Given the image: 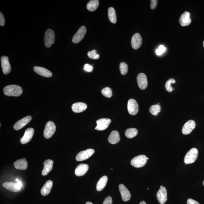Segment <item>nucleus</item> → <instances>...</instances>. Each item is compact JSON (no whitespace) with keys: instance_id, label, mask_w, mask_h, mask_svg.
Listing matches in <instances>:
<instances>
[{"instance_id":"603ef678","label":"nucleus","mask_w":204,"mask_h":204,"mask_svg":"<svg viewBox=\"0 0 204 204\" xmlns=\"http://www.w3.org/2000/svg\"><path fill=\"white\" fill-rule=\"evenodd\" d=\"M149 159V158H148L147 157V160Z\"/></svg>"},{"instance_id":"3c124183","label":"nucleus","mask_w":204,"mask_h":204,"mask_svg":"<svg viewBox=\"0 0 204 204\" xmlns=\"http://www.w3.org/2000/svg\"><path fill=\"white\" fill-rule=\"evenodd\" d=\"M147 189L148 190H149V188H147Z\"/></svg>"},{"instance_id":"393cba45","label":"nucleus","mask_w":204,"mask_h":204,"mask_svg":"<svg viewBox=\"0 0 204 204\" xmlns=\"http://www.w3.org/2000/svg\"><path fill=\"white\" fill-rule=\"evenodd\" d=\"M14 165L16 168L19 170H26L28 167V163L25 158L17 160L14 163Z\"/></svg>"},{"instance_id":"f704fd0d","label":"nucleus","mask_w":204,"mask_h":204,"mask_svg":"<svg viewBox=\"0 0 204 204\" xmlns=\"http://www.w3.org/2000/svg\"><path fill=\"white\" fill-rule=\"evenodd\" d=\"M88 56L91 59L93 60H97L99 57V55L97 53L96 50H94L92 51L88 52Z\"/></svg>"},{"instance_id":"09e8293b","label":"nucleus","mask_w":204,"mask_h":204,"mask_svg":"<svg viewBox=\"0 0 204 204\" xmlns=\"http://www.w3.org/2000/svg\"><path fill=\"white\" fill-rule=\"evenodd\" d=\"M162 187H163V186H160V188H161Z\"/></svg>"},{"instance_id":"473e14b6","label":"nucleus","mask_w":204,"mask_h":204,"mask_svg":"<svg viewBox=\"0 0 204 204\" xmlns=\"http://www.w3.org/2000/svg\"><path fill=\"white\" fill-rule=\"evenodd\" d=\"M175 80L173 79V78H171L166 82L165 84V88L167 91L170 92H172L173 90H172V88L171 84L175 83Z\"/></svg>"},{"instance_id":"f03ea898","label":"nucleus","mask_w":204,"mask_h":204,"mask_svg":"<svg viewBox=\"0 0 204 204\" xmlns=\"http://www.w3.org/2000/svg\"><path fill=\"white\" fill-rule=\"evenodd\" d=\"M198 156V151L196 148H193L188 152L184 158V161L186 164L194 163Z\"/></svg>"},{"instance_id":"5701e85b","label":"nucleus","mask_w":204,"mask_h":204,"mask_svg":"<svg viewBox=\"0 0 204 204\" xmlns=\"http://www.w3.org/2000/svg\"><path fill=\"white\" fill-rule=\"evenodd\" d=\"M3 186L9 191L15 193L20 191L21 189L17 184L13 182H5L3 184Z\"/></svg>"},{"instance_id":"2eb2a0df","label":"nucleus","mask_w":204,"mask_h":204,"mask_svg":"<svg viewBox=\"0 0 204 204\" xmlns=\"http://www.w3.org/2000/svg\"><path fill=\"white\" fill-rule=\"evenodd\" d=\"M34 134V129L32 128L27 129L25 130L24 135L20 140L22 144H25L29 142L32 139Z\"/></svg>"},{"instance_id":"2f4dec72","label":"nucleus","mask_w":204,"mask_h":204,"mask_svg":"<svg viewBox=\"0 0 204 204\" xmlns=\"http://www.w3.org/2000/svg\"><path fill=\"white\" fill-rule=\"evenodd\" d=\"M102 93L104 97L109 98L112 96V92L111 89L109 87H106L103 89Z\"/></svg>"},{"instance_id":"ea45409f","label":"nucleus","mask_w":204,"mask_h":204,"mask_svg":"<svg viewBox=\"0 0 204 204\" xmlns=\"http://www.w3.org/2000/svg\"><path fill=\"white\" fill-rule=\"evenodd\" d=\"M0 13V25L3 26L5 24V20L3 14L1 12Z\"/></svg>"},{"instance_id":"37998d69","label":"nucleus","mask_w":204,"mask_h":204,"mask_svg":"<svg viewBox=\"0 0 204 204\" xmlns=\"http://www.w3.org/2000/svg\"><path fill=\"white\" fill-rule=\"evenodd\" d=\"M139 204H147L144 201H143L141 202H140V203H139Z\"/></svg>"},{"instance_id":"c03bdc74","label":"nucleus","mask_w":204,"mask_h":204,"mask_svg":"<svg viewBox=\"0 0 204 204\" xmlns=\"http://www.w3.org/2000/svg\"><path fill=\"white\" fill-rule=\"evenodd\" d=\"M93 204V203H92V202H87V203H86V204Z\"/></svg>"},{"instance_id":"f257e3e1","label":"nucleus","mask_w":204,"mask_h":204,"mask_svg":"<svg viewBox=\"0 0 204 204\" xmlns=\"http://www.w3.org/2000/svg\"><path fill=\"white\" fill-rule=\"evenodd\" d=\"M22 92L21 87L16 85H8L3 89L4 93L8 96L19 97Z\"/></svg>"},{"instance_id":"6ab92c4d","label":"nucleus","mask_w":204,"mask_h":204,"mask_svg":"<svg viewBox=\"0 0 204 204\" xmlns=\"http://www.w3.org/2000/svg\"><path fill=\"white\" fill-rule=\"evenodd\" d=\"M34 70L35 72L45 77L50 78L52 76L51 71L45 68L35 66L34 67Z\"/></svg>"},{"instance_id":"8fccbe9b","label":"nucleus","mask_w":204,"mask_h":204,"mask_svg":"<svg viewBox=\"0 0 204 204\" xmlns=\"http://www.w3.org/2000/svg\"><path fill=\"white\" fill-rule=\"evenodd\" d=\"M111 170H113V169H111Z\"/></svg>"},{"instance_id":"dca6fc26","label":"nucleus","mask_w":204,"mask_h":204,"mask_svg":"<svg viewBox=\"0 0 204 204\" xmlns=\"http://www.w3.org/2000/svg\"><path fill=\"white\" fill-rule=\"evenodd\" d=\"M192 20L190 18V13L189 12L185 11L181 15L179 19V24L182 27L188 26L191 24Z\"/></svg>"},{"instance_id":"a211bd4d","label":"nucleus","mask_w":204,"mask_h":204,"mask_svg":"<svg viewBox=\"0 0 204 204\" xmlns=\"http://www.w3.org/2000/svg\"><path fill=\"white\" fill-rule=\"evenodd\" d=\"M31 117L30 116H28L22 118V119L19 120V121L16 122L14 125V129L15 130H18L24 127L25 126L31 121Z\"/></svg>"},{"instance_id":"7ed1b4c3","label":"nucleus","mask_w":204,"mask_h":204,"mask_svg":"<svg viewBox=\"0 0 204 204\" xmlns=\"http://www.w3.org/2000/svg\"><path fill=\"white\" fill-rule=\"evenodd\" d=\"M147 157L146 156L140 155L132 159L131 164L134 167L139 168L144 166L147 163Z\"/></svg>"},{"instance_id":"49530a36","label":"nucleus","mask_w":204,"mask_h":204,"mask_svg":"<svg viewBox=\"0 0 204 204\" xmlns=\"http://www.w3.org/2000/svg\"><path fill=\"white\" fill-rule=\"evenodd\" d=\"M203 185L204 186V180L203 181Z\"/></svg>"},{"instance_id":"39448f33","label":"nucleus","mask_w":204,"mask_h":204,"mask_svg":"<svg viewBox=\"0 0 204 204\" xmlns=\"http://www.w3.org/2000/svg\"><path fill=\"white\" fill-rule=\"evenodd\" d=\"M55 34L54 31L48 29L45 31L44 36L45 45L46 48H50L55 43Z\"/></svg>"},{"instance_id":"e433bc0d","label":"nucleus","mask_w":204,"mask_h":204,"mask_svg":"<svg viewBox=\"0 0 204 204\" xmlns=\"http://www.w3.org/2000/svg\"><path fill=\"white\" fill-rule=\"evenodd\" d=\"M93 67L92 65L89 64H85L84 66L83 70L85 71L88 72H91L93 70Z\"/></svg>"},{"instance_id":"7c9ffc66","label":"nucleus","mask_w":204,"mask_h":204,"mask_svg":"<svg viewBox=\"0 0 204 204\" xmlns=\"http://www.w3.org/2000/svg\"><path fill=\"white\" fill-rule=\"evenodd\" d=\"M149 111L152 114L156 116L161 111V106L158 104L152 106L150 108Z\"/></svg>"},{"instance_id":"de8ad7c7","label":"nucleus","mask_w":204,"mask_h":204,"mask_svg":"<svg viewBox=\"0 0 204 204\" xmlns=\"http://www.w3.org/2000/svg\"><path fill=\"white\" fill-rule=\"evenodd\" d=\"M203 46L204 48V41L203 43Z\"/></svg>"},{"instance_id":"f3484780","label":"nucleus","mask_w":204,"mask_h":204,"mask_svg":"<svg viewBox=\"0 0 204 204\" xmlns=\"http://www.w3.org/2000/svg\"><path fill=\"white\" fill-rule=\"evenodd\" d=\"M119 189L123 201L127 202L131 198L130 192L124 185L120 184L119 185Z\"/></svg>"},{"instance_id":"f8f14e48","label":"nucleus","mask_w":204,"mask_h":204,"mask_svg":"<svg viewBox=\"0 0 204 204\" xmlns=\"http://www.w3.org/2000/svg\"><path fill=\"white\" fill-rule=\"evenodd\" d=\"M142 43V36L139 33H136L132 36L131 39V45L134 49L137 50L140 48Z\"/></svg>"},{"instance_id":"a878e982","label":"nucleus","mask_w":204,"mask_h":204,"mask_svg":"<svg viewBox=\"0 0 204 204\" xmlns=\"http://www.w3.org/2000/svg\"><path fill=\"white\" fill-rule=\"evenodd\" d=\"M120 140L119 133L116 130L113 131L108 138V141L111 144H115L117 143Z\"/></svg>"},{"instance_id":"412c9836","label":"nucleus","mask_w":204,"mask_h":204,"mask_svg":"<svg viewBox=\"0 0 204 204\" xmlns=\"http://www.w3.org/2000/svg\"><path fill=\"white\" fill-rule=\"evenodd\" d=\"M53 161L51 160L48 159L45 160L43 163L44 167L42 172V174L43 175H46L51 171L53 169Z\"/></svg>"},{"instance_id":"c85d7f7f","label":"nucleus","mask_w":204,"mask_h":204,"mask_svg":"<svg viewBox=\"0 0 204 204\" xmlns=\"http://www.w3.org/2000/svg\"><path fill=\"white\" fill-rule=\"evenodd\" d=\"M108 13L110 21L113 24H116L117 21L116 15L114 8L110 7L108 9Z\"/></svg>"},{"instance_id":"79ce46f5","label":"nucleus","mask_w":204,"mask_h":204,"mask_svg":"<svg viewBox=\"0 0 204 204\" xmlns=\"http://www.w3.org/2000/svg\"><path fill=\"white\" fill-rule=\"evenodd\" d=\"M17 185H18L19 187H20V188H21V187H22V183L21 182V181H18V182H17Z\"/></svg>"},{"instance_id":"4c0bfd02","label":"nucleus","mask_w":204,"mask_h":204,"mask_svg":"<svg viewBox=\"0 0 204 204\" xmlns=\"http://www.w3.org/2000/svg\"><path fill=\"white\" fill-rule=\"evenodd\" d=\"M151 9L154 10L157 6L158 1L156 0H151Z\"/></svg>"},{"instance_id":"ddd939ff","label":"nucleus","mask_w":204,"mask_h":204,"mask_svg":"<svg viewBox=\"0 0 204 204\" xmlns=\"http://www.w3.org/2000/svg\"><path fill=\"white\" fill-rule=\"evenodd\" d=\"M196 126V122L193 120H189L185 124L183 127L182 132L184 135H188L191 133Z\"/></svg>"},{"instance_id":"c9c22d12","label":"nucleus","mask_w":204,"mask_h":204,"mask_svg":"<svg viewBox=\"0 0 204 204\" xmlns=\"http://www.w3.org/2000/svg\"><path fill=\"white\" fill-rule=\"evenodd\" d=\"M166 48L163 45H160L158 49L156 50V55L158 56L161 55L166 50Z\"/></svg>"},{"instance_id":"cd10ccee","label":"nucleus","mask_w":204,"mask_h":204,"mask_svg":"<svg viewBox=\"0 0 204 204\" xmlns=\"http://www.w3.org/2000/svg\"><path fill=\"white\" fill-rule=\"evenodd\" d=\"M99 5V1L97 0H91L89 1L87 5V8L89 11H93L97 9Z\"/></svg>"},{"instance_id":"9b49d317","label":"nucleus","mask_w":204,"mask_h":204,"mask_svg":"<svg viewBox=\"0 0 204 204\" xmlns=\"http://www.w3.org/2000/svg\"><path fill=\"white\" fill-rule=\"evenodd\" d=\"M1 66L3 74L8 75L11 71V66L9 61L8 57L6 56H2L1 57Z\"/></svg>"},{"instance_id":"c756f323","label":"nucleus","mask_w":204,"mask_h":204,"mask_svg":"<svg viewBox=\"0 0 204 204\" xmlns=\"http://www.w3.org/2000/svg\"><path fill=\"white\" fill-rule=\"evenodd\" d=\"M138 133V131L136 128H129L125 132V135L128 138H133L136 137Z\"/></svg>"},{"instance_id":"aec40b11","label":"nucleus","mask_w":204,"mask_h":204,"mask_svg":"<svg viewBox=\"0 0 204 204\" xmlns=\"http://www.w3.org/2000/svg\"><path fill=\"white\" fill-rule=\"evenodd\" d=\"M88 165L85 164H81L76 167L75 170V174L76 176L80 177L84 175L88 170Z\"/></svg>"},{"instance_id":"a19ab883","label":"nucleus","mask_w":204,"mask_h":204,"mask_svg":"<svg viewBox=\"0 0 204 204\" xmlns=\"http://www.w3.org/2000/svg\"><path fill=\"white\" fill-rule=\"evenodd\" d=\"M187 204H200L196 200L193 199H188L187 202Z\"/></svg>"},{"instance_id":"20e7f679","label":"nucleus","mask_w":204,"mask_h":204,"mask_svg":"<svg viewBox=\"0 0 204 204\" xmlns=\"http://www.w3.org/2000/svg\"><path fill=\"white\" fill-rule=\"evenodd\" d=\"M56 130L55 124L52 121H49L45 125L43 135L47 139L50 138L54 135Z\"/></svg>"},{"instance_id":"9d476101","label":"nucleus","mask_w":204,"mask_h":204,"mask_svg":"<svg viewBox=\"0 0 204 204\" xmlns=\"http://www.w3.org/2000/svg\"><path fill=\"white\" fill-rule=\"evenodd\" d=\"M138 85L141 90H144L147 88L148 82L147 76L143 73H140L137 77Z\"/></svg>"},{"instance_id":"423d86ee","label":"nucleus","mask_w":204,"mask_h":204,"mask_svg":"<svg viewBox=\"0 0 204 204\" xmlns=\"http://www.w3.org/2000/svg\"><path fill=\"white\" fill-rule=\"evenodd\" d=\"M95 153V150L92 149H89L80 152L76 157L77 161H82L89 158Z\"/></svg>"},{"instance_id":"6e6552de","label":"nucleus","mask_w":204,"mask_h":204,"mask_svg":"<svg viewBox=\"0 0 204 204\" xmlns=\"http://www.w3.org/2000/svg\"><path fill=\"white\" fill-rule=\"evenodd\" d=\"M128 109L129 113L132 116H134L138 112V105L135 99H130L128 101Z\"/></svg>"},{"instance_id":"4468645a","label":"nucleus","mask_w":204,"mask_h":204,"mask_svg":"<svg viewBox=\"0 0 204 204\" xmlns=\"http://www.w3.org/2000/svg\"><path fill=\"white\" fill-rule=\"evenodd\" d=\"M156 198L160 204H165L167 200V192L166 188L163 186L161 188H160L158 192L157 193Z\"/></svg>"},{"instance_id":"1a4fd4ad","label":"nucleus","mask_w":204,"mask_h":204,"mask_svg":"<svg viewBox=\"0 0 204 204\" xmlns=\"http://www.w3.org/2000/svg\"><path fill=\"white\" fill-rule=\"evenodd\" d=\"M97 125L95 130L99 131L104 130L107 129L111 123V120L109 118H101L97 120Z\"/></svg>"},{"instance_id":"a18cd8bd","label":"nucleus","mask_w":204,"mask_h":204,"mask_svg":"<svg viewBox=\"0 0 204 204\" xmlns=\"http://www.w3.org/2000/svg\"><path fill=\"white\" fill-rule=\"evenodd\" d=\"M19 181V180L18 179H16V181H17V182H18Z\"/></svg>"},{"instance_id":"4be33fe9","label":"nucleus","mask_w":204,"mask_h":204,"mask_svg":"<svg viewBox=\"0 0 204 204\" xmlns=\"http://www.w3.org/2000/svg\"><path fill=\"white\" fill-rule=\"evenodd\" d=\"M87 108V104L81 102L75 103L73 104L71 107L73 111L77 113L83 112L85 111Z\"/></svg>"},{"instance_id":"72a5a7b5","label":"nucleus","mask_w":204,"mask_h":204,"mask_svg":"<svg viewBox=\"0 0 204 204\" xmlns=\"http://www.w3.org/2000/svg\"><path fill=\"white\" fill-rule=\"evenodd\" d=\"M120 68L122 75H125L128 73V65L125 63L121 62L120 64Z\"/></svg>"},{"instance_id":"0eeeda50","label":"nucleus","mask_w":204,"mask_h":204,"mask_svg":"<svg viewBox=\"0 0 204 204\" xmlns=\"http://www.w3.org/2000/svg\"><path fill=\"white\" fill-rule=\"evenodd\" d=\"M86 32V27L84 26H82L73 37L72 40L73 43H79L84 38Z\"/></svg>"},{"instance_id":"58836bf2","label":"nucleus","mask_w":204,"mask_h":204,"mask_svg":"<svg viewBox=\"0 0 204 204\" xmlns=\"http://www.w3.org/2000/svg\"><path fill=\"white\" fill-rule=\"evenodd\" d=\"M112 199L111 196H108L104 200L103 204H112Z\"/></svg>"},{"instance_id":"b1692460","label":"nucleus","mask_w":204,"mask_h":204,"mask_svg":"<svg viewBox=\"0 0 204 204\" xmlns=\"http://www.w3.org/2000/svg\"><path fill=\"white\" fill-rule=\"evenodd\" d=\"M53 185V183L52 180H48L47 181L41 189V194L43 196L48 195L51 192Z\"/></svg>"},{"instance_id":"bb28decb","label":"nucleus","mask_w":204,"mask_h":204,"mask_svg":"<svg viewBox=\"0 0 204 204\" xmlns=\"http://www.w3.org/2000/svg\"><path fill=\"white\" fill-rule=\"evenodd\" d=\"M108 181L107 176H103L99 179L97 185V189L98 191H102L105 188Z\"/></svg>"}]
</instances>
